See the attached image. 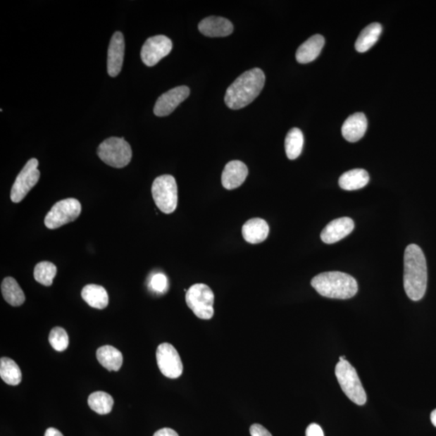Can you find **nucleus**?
<instances>
[{"label":"nucleus","mask_w":436,"mask_h":436,"mask_svg":"<svg viewBox=\"0 0 436 436\" xmlns=\"http://www.w3.org/2000/svg\"><path fill=\"white\" fill-rule=\"evenodd\" d=\"M428 285L426 258L421 247L411 244L404 255V289L412 301H419L425 295Z\"/></svg>","instance_id":"1"},{"label":"nucleus","mask_w":436,"mask_h":436,"mask_svg":"<svg viewBox=\"0 0 436 436\" xmlns=\"http://www.w3.org/2000/svg\"><path fill=\"white\" fill-rule=\"evenodd\" d=\"M264 84L265 75L261 69L254 68L246 71L226 90V106L234 110L247 106L261 94Z\"/></svg>","instance_id":"2"},{"label":"nucleus","mask_w":436,"mask_h":436,"mask_svg":"<svg viewBox=\"0 0 436 436\" xmlns=\"http://www.w3.org/2000/svg\"><path fill=\"white\" fill-rule=\"evenodd\" d=\"M311 285L320 295L333 299H349L358 292L355 278L340 272L319 274L312 279Z\"/></svg>","instance_id":"3"},{"label":"nucleus","mask_w":436,"mask_h":436,"mask_svg":"<svg viewBox=\"0 0 436 436\" xmlns=\"http://www.w3.org/2000/svg\"><path fill=\"white\" fill-rule=\"evenodd\" d=\"M335 376L349 399L356 405L366 404L367 395L354 367L347 361H340L335 367Z\"/></svg>","instance_id":"4"},{"label":"nucleus","mask_w":436,"mask_h":436,"mask_svg":"<svg viewBox=\"0 0 436 436\" xmlns=\"http://www.w3.org/2000/svg\"><path fill=\"white\" fill-rule=\"evenodd\" d=\"M152 196L160 211L166 214L173 213L178 205V187L173 175H163L154 180Z\"/></svg>","instance_id":"5"},{"label":"nucleus","mask_w":436,"mask_h":436,"mask_svg":"<svg viewBox=\"0 0 436 436\" xmlns=\"http://www.w3.org/2000/svg\"><path fill=\"white\" fill-rule=\"evenodd\" d=\"M98 156L110 167L123 168L132 159V149L128 142L120 137H109L99 146Z\"/></svg>","instance_id":"6"},{"label":"nucleus","mask_w":436,"mask_h":436,"mask_svg":"<svg viewBox=\"0 0 436 436\" xmlns=\"http://www.w3.org/2000/svg\"><path fill=\"white\" fill-rule=\"evenodd\" d=\"M186 302L197 318L204 320L213 318L214 294L208 285L196 284L190 287L186 294Z\"/></svg>","instance_id":"7"},{"label":"nucleus","mask_w":436,"mask_h":436,"mask_svg":"<svg viewBox=\"0 0 436 436\" xmlns=\"http://www.w3.org/2000/svg\"><path fill=\"white\" fill-rule=\"evenodd\" d=\"M81 204L75 198L64 199L55 203L45 218V225L49 230H55L74 222L80 217Z\"/></svg>","instance_id":"8"},{"label":"nucleus","mask_w":436,"mask_h":436,"mask_svg":"<svg viewBox=\"0 0 436 436\" xmlns=\"http://www.w3.org/2000/svg\"><path fill=\"white\" fill-rule=\"evenodd\" d=\"M38 160L31 158L27 162L23 169L18 175L11 191V200L14 203L23 201L33 187L40 179V170L37 169Z\"/></svg>","instance_id":"9"},{"label":"nucleus","mask_w":436,"mask_h":436,"mask_svg":"<svg viewBox=\"0 0 436 436\" xmlns=\"http://www.w3.org/2000/svg\"><path fill=\"white\" fill-rule=\"evenodd\" d=\"M156 358L159 370L165 377L176 379L183 373V363L178 351L172 344H160L157 349Z\"/></svg>","instance_id":"10"},{"label":"nucleus","mask_w":436,"mask_h":436,"mask_svg":"<svg viewBox=\"0 0 436 436\" xmlns=\"http://www.w3.org/2000/svg\"><path fill=\"white\" fill-rule=\"evenodd\" d=\"M173 42L163 35L154 36L148 39L142 48L141 58L147 66H156L172 51Z\"/></svg>","instance_id":"11"},{"label":"nucleus","mask_w":436,"mask_h":436,"mask_svg":"<svg viewBox=\"0 0 436 436\" xmlns=\"http://www.w3.org/2000/svg\"><path fill=\"white\" fill-rule=\"evenodd\" d=\"M190 95L189 88L180 86L163 94L156 101L154 113L157 117H166L173 113L179 104L185 101Z\"/></svg>","instance_id":"12"},{"label":"nucleus","mask_w":436,"mask_h":436,"mask_svg":"<svg viewBox=\"0 0 436 436\" xmlns=\"http://www.w3.org/2000/svg\"><path fill=\"white\" fill-rule=\"evenodd\" d=\"M125 56V39L123 33L116 32L110 41L108 51V73L118 76L123 68Z\"/></svg>","instance_id":"13"},{"label":"nucleus","mask_w":436,"mask_h":436,"mask_svg":"<svg viewBox=\"0 0 436 436\" xmlns=\"http://www.w3.org/2000/svg\"><path fill=\"white\" fill-rule=\"evenodd\" d=\"M354 228L355 223L350 218L335 219L323 229L321 239L327 244H335L350 235Z\"/></svg>","instance_id":"14"},{"label":"nucleus","mask_w":436,"mask_h":436,"mask_svg":"<svg viewBox=\"0 0 436 436\" xmlns=\"http://www.w3.org/2000/svg\"><path fill=\"white\" fill-rule=\"evenodd\" d=\"M248 175L245 163L235 160L225 165L222 175V183L225 189L233 190L244 183Z\"/></svg>","instance_id":"15"},{"label":"nucleus","mask_w":436,"mask_h":436,"mask_svg":"<svg viewBox=\"0 0 436 436\" xmlns=\"http://www.w3.org/2000/svg\"><path fill=\"white\" fill-rule=\"evenodd\" d=\"M198 29L205 36L223 37L233 32L234 26L228 19L219 16H208L200 22Z\"/></svg>","instance_id":"16"},{"label":"nucleus","mask_w":436,"mask_h":436,"mask_svg":"<svg viewBox=\"0 0 436 436\" xmlns=\"http://www.w3.org/2000/svg\"><path fill=\"white\" fill-rule=\"evenodd\" d=\"M368 128V120L362 113H356L350 116L342 126V135L347 142H356L361 140L366 135Z\"/></svg>","instance_id":"17"},{"label":"nucleus","mask_w":436,"mask_h":436,"mask_svg":"<svg viewBox=\"0 0 436 436\" xmlns=\"http://www.w3.org/2000/svg\"><path fill=\"white\" fill-rule=\"evenodd\" d=\"M242 233L249 244H261L268 238L269 226L266 220L262 218H252L242 226Z\"/></svg>","instance_id":"18"},{"label":"nucleus","mask_w":436,"mask_h":436,"mask_svg":"<svg viewBox=\"0 0 436 436\" xmlns=\"http://www.w3.org/2000/svg\"><path fill=\"white\" fill-rule=\"evenodd\" d=\"M324 45L325 39L322 35H316L309 38L297 51V62L301 64L313 62L318 57Z\"/></svg>","instance_id":"19"},{"label":"nucleus","mask_w":436,"mask_h":436,"mask_svg":"<svg viewBox=\"0 0 436 436\" xmlns=\"http://www.w3.org/2000/svg\"><path fill=\"white\" fill-rule=\"evenodd\" d=\"M99 363L108 371L118 372L123 363V356L114 347L106 345L99 347L96 351Z\"/></svg>","instance_id":"20"},{"label":"nucleus","mask_w":436,"mask_h":436,"mask_svg":"<svg viewBox=\"0 0 436 436\" xmlns=\"http://www.w3.org/2000/svg\"><path fill=\"white\" fill-rule=\"evenodd\" d=\"M81 296L88 305L98 310H104L108 305V292L101 285H86L82 290Z\"/></svg>","instance_id":"21"},{"label":"nucleus","mask_w":436,"mask_h":436,"mask_svg":"<svg viewBox=\"0 0 436 436\" xmlns=\"http://www.w3.org/2000/svg\"><path fill=\"white\" fill-rule=\"evenodd\" d=\"M369 182V175L366 170L354 169L340 176L339 185L342 189L354 191L366 187Z\"/></svg>","instance_id":"22"},{"label":"nucleus","mask_w":436,"mask_h":436,"mask_svg":"<svg viewBox=\"0 0 436 436\" xmlns=\"http://www.w3.org/2000/svg\"><path fill=\"white\" fill-rule=\"evenodd\" d=\"M382 32V26L379 23H372L364 27L356 42L358 52L364 53L371 49L379 39Z\"/></svg>","instance_id":"23"},{"label":"nucleus","mask_w":436,"mask_h":436,"mask_svg":"<svg viewBox=\"0 0 436 436\" xmlns=\"http://www.w3.org/2000/svg\"><path fill=\"white\" fill-rule=\"evenodd\" d=\"M1 291L4 300L9 305L16 307L24 304L25 301L24 292L14 278H5L1 284Z\"/></svg>","instance_id":"24"},{"label":"nucleus","mask_w":436,"mask_h":436,"mask_svg":"<svg viewBox=\"0 0 436 436\" xmlns=\"http://www.w3.org/2000/svg\"><path fill=\"white\" fill-rule=\"evenodd\" d=\"M0 377L9 385H18L22 380V373L18 364L12 359L2 357L0 360Z\"/></svg>","instance_id":"25"},{"label":"nucleus","mask_w":436,"mask_h":436,"mask_svg":"<svg viewBox=\"0 0 436 436\" xmlns=\"http://www.w3.org/2000/svg\"><path fill=\"white\" fill-rule=\"evenodd\" d=\"M88 405L99 415H107L112 411L114 405L113 397L106 392L98 391L88 397Z\"/></svg>","instance_id":"26"},{"label":"nucleus","mask_w":436,"mask_h":436,"mask_svg":"<svg viewBox=\"0 0 436 436\" xmlns=\"http://www.w3.org/2000/svg\"><path fill=\"white\" fill-rule=\"evenodd\" d=\"M303 145H304V136L302 132L298 128L289 130L285 139V151L287 157L291 160H294L300 156Z\"/></svg>","instance_id":"27"},{"label":"nucleus","mask_w":436,"mask_h":436,"mask_svg":"<svg viewBox=\"0 0 436 436\" xmlns=\"http://www.w3.org/2000/svg\"><path fill=\"white\" fill-rule=\"evenodd\" d=\"M57 274V267L51 262L43 261L38 263L35 268V279L38 283L51 286Z\"/></svg>","instance_id":"28"},{"label":"nucleus","mask_w":436,"mask_h":436,"mask_svg":"<svg viewBox=\"0 0 436 436\" xmlns=\"http://www.w3.org/2000/svg\"><path fill=\"white\" fill-rule=\"evenodd\" d=\"M49 344L57 351H63L69 346V336L62 328H54L49 335Z\"/></svg>","instance_id":"29"},{"label":"nucleus","mask_w":436,"mask_h":436,"mask_svg":"<svg viewBox=\"0 0 436 436\" xmlns=\"http://www.w3.org/2000/svg\"><path fill=\"white\" fill-rule=\"evenodd\" d=\"M150 288L157 294H164L168 288V280L163 273L154 275L150 281Z\"/></svg>","instance_id":"30"},{"label":"nucleus","mask_w":436,"mask_h":436,"mask_svg":"<svg viewBox=\"0 0 436 436\" xmlns=\"http://www.w3.org/2000/svg\"><path fill=\"white\" fill-rule=\"evenodd\" d=\"M251 436H273L268 430L261 424H253L250 428Z\"/></svg>","instance_id":"31"},{"label":"nucleus","mask_w":436,"mask_h":436,"mask_svg":"<svg viewBox=\"0 0 436 436\" xmlns=\"http://www.w3.org/2000/svg\"><path fill=\"white\" fill-rule=\"evenodd\" d=\"M306 436H324L323 430L319 425L316 423H312L309 425L306 432Z\"/></svg>","instance_id":"32"},{"label":"nucleus","mask_w":436,"mask_h":436,"mask_svg":"<svg viewBox=\"0 0 436 436\" xmlns=\"http://www.w3.org/2000/svg\"><path fill=\"white\" fill-rule=\"evenodd\" d=\"M154 436H179V435L172 428H163L157 430Z\"/></svg>","instance_id":"33"},{"label":"nucleus","mask_w":436,"mask_h":436,"mask_svg":"<svg viewBox=\"0 0 436 436\" xmlns=\"http://www.w3.org/2000/svg\"><path fill=\"white\" fill-rule=\"evenodd\" d=\"M45 436H63V435L58 429L51 428L46 430Z\"/></svg>","instance_id":"34"},{"label":"nucleus","mask_w":436,"mask_h":436,"mask_svg":"<svg viewBox=\"0 0 436 436\" xmlns=\"http://www.w3.org/2000/svg\"><path fill=\"white\" fill-rule=\"evenodd\" d=\"M430 421H432V424L436 428V409L430 413Z\"/></svg>","instance_id":"35"},{"label":"nucleus","mask_w":436,"mask_h":436,"mask_svg":"<svg viewBox=\"0 0 436 436\" xmlns=\"http://www.w3.org/2000/svg\"><path fill=\"white\" fill-rule=\"evenodd\" d=\"M340 361H345V356H340Z\"/></svg>","instance_id":"36"}]
</instances>
